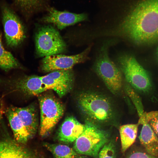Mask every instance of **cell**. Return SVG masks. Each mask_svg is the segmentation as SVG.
Wrapping results in <instances>:
<instances>
[{
	"label": "cell",
	"mask_w": 158,
	"mask_h": 158,
	"mask_svg": "<svg viewBox=\"0 0 158 158\" xmlns=\"http://www.w3.org/2000/svg\"><path fill=\"white\" fill-rule=\"evenodd\" d=\"M118 34L138 45L158 41V0H129Z\"/></svg>",
	"instance_id": "1"
},
{
	"label": "cell",
	"mask_w": 158,
	"mask_h": 158,
	"mask_svg": "<svg viewBox=\"0 0 158 158\" xmlns=\"http://www.w3.org/2000/svg\"><path fill=\"white\" fill-rule=\"evenodd\" d=\"M77 103L85 120L99 125L115 121L114 107L111 100L104 95L92 91L83 92L78 96Z\"/></svg>",
	"instance_id": "2"
},
{
	"label": "cell",
	"mask_w": 158,
	"mask_h": 158,
	"mask_svg": "<svg viewBox=\"0 0 158 158\" xmlns=\"http://www.w3.org/2000/svg\"><path fill=\"white\" fill-rule=\"evenodd\" d=\"M109 138L107 131L99 125L85 120L83 130L74 142L73 148L78 154L98 158L100 150Z\"/></svg>",
	"instance_id": "3"
},
{
	"label": "cell",
	"mask_w": 158,
	"mask_h": 158,
	"mask_svg": "<svg viewBox=\"0 0 158 158\" xmlns=\"http://www.w3.org/2000/svg\"><path fill=\"white\" fill-rule=\"evenodd\" d=\"M108 45L104 44L94 64V69L108 89L116 95L121 90L122 79L121 71L109 58Z\"/></svg>",
	"instance_id": "4"
},
{
	"label": "cell",
	"mask_w": 158,
	"mask_h": 158,
	"mask_svg": "<svg viewBox=\"0 0 158 158\" xmlns=\"http://www.w3.org/2000/svg\"><path fill=\"white\" fill-rule=\"evenodd\" d=\"M118 62L126 81L134 89L144 93L151 91L152 85L150 75L133 56L122 55Z\"/></svg>",
	"instance_id": "5"
},
{
	"label": "cell",
	"mask_w": 158,
	"mask_h": 158,
	"mask_svg": "<svg viewBox=\"0 0 158 158\" xmlns=\"http://www.w3.org/2000/svg\"><path fill=\"white\" fill-rule=\"evenodd\" d=\"M36 51L39 57L63 53L66 45L58 31L50 25L39 28L35 35Z\"/></svg>",
	"instance_id": "6"
},
{
	"label": "cell",
	"mask_w": 158,
	"mask_h": 158,
	"mask_svg": "<svg viewBox=\"0 0 158 158\" xmlns=\"http://www.w3.org/2000/svg\"><path fill=\"white\" fill-rule=\"evenodd\" d=\"M40 110V134L42 137L48 135L63 116V105L54 97L43 96L39 99Z\"/></svg>",
	"instance_id": "7"
},
{
	"label": "cell",
	"mask_w": 158,
	"mask_h": 158,
	"mask_svg": "<svg viewBox=\"0 0 158 158\" xmlns=\"http://www.w3.org/2000/svg\"><path fill=\"white\" fill-rule=\"evenodd\" d=\"M1 9L6 44L10 47H16L22 43L25 38L24 26L18 17L8 6L3 5Z\"/></svg>",
	"instance_id": "8"
},
{
	"label": "cell",
	"mask_w": 158,
	"mask_h": 158,
	"mask_svg": "<svg viewBox=\"0 0 158 158\" xmlns=\"http://www.w3.org/2000/svg\"><path fill=\"white\" fill-rule=\"evenodd\" d=\"M92 46L91 44L82 52L74 55L56 54L45 56L41 62L40 68L42 71L46 73L71 69L75 65L89 59L88 55Z\"/></svg>",
	"instance_id": "9"
},
{
	"label": "cell",
	"mask_w": 158,
	"mask_h": 158,
	"mask_svg": "<svg viewBox=\"0 0 158 158\" xmlns=\"http://www.w3.org/2000/svg\"><path fill=\"white\" fill-rule=\"evenodd\" d=\"M40 78L47 90H53L61 97L71 89L74 74L71 69L58 70L41 76Z\"/></svg>",
	"instance_id": "10"
},
{
	"label": "cell",
	"mask_w": 158,
	"mask_h": 158,
	"mask_svg": "<svg viewBox=\"0 0 158 158\" xmlns=\"http://www.w3.org/2000/svg\"><path fill=\"white\" fill-rule=\"evenodd\" d=\"M47 11V14L41 20L45 23L53 24L61 30L86 20L88 18L85 13L77 14L66 11H60L51 7L48 8Z\"/></svg>",
	"instance_id": "11"
},
{
	"label": "cell",
	"mask_w": 158,
	"mask_h": 158,
	"mask_svg": "<svg viewBox=\"0 0 158 158\" xmlns=\"http://www.w3.org/2000/svg\"><path fill=\"white\" fill-rule=\"evenodd\" d=\"M84 125L81 124L74 117H67L59 129L57 138L59 140L65 143L75 141L83 132Z\"/></svg>",
	"instance_id": "12"
},
{
	"label": "cell",
	"mask_w": 158,
	"mask_h": 158,
	"mask_svg": "<svg viewBox=\"0 0 158 158\" xmlns=\"http://www.w3.org/2000/svg\"><path fill=\"white\" fill-rule=\"evenodd\" d=\"M16 141L10 139L0 142V158H37L30 151Z\"/></svg>",
	"instance_id": "13"
},
{
	"label": "cell",
	"mask_w": 158,
	"mask_h": 158,
	"mask_svg": "<svg viewBox=\"0 0 158 158\" xmlns=\"http://www.w3.org/2000/svg\"><path fill=\"white\" fill-rule=\"evenodd\" d=\"M14 85L16 90L30 96L37 95L47 90L40 76L36 75L22 77L16 81Z\"/></svg>",
	"instance_id": "14"
},
{
	"label": "cell",
	"mask_w": 158,
	"mask_h": 158,
	"mask_svg": "<svg viewBox=\"0 0 158 158\" xmlns=\"http://www.w3.org/2000/svg\"><path fill=\"white\" fill-rule=\"evenodd\" d=\"M6 111L15 141L20 144L25 143L32 137L23 125L14 107L8 108Z\"/></svg>",
	"instance_id": "15"
},
{
	"label": "cell",
	"mask_w": 158,
	"mask_h": 158,
	"mask_svg": "<svg viewBox=\"0 0 158 158\" xmlns=\"http://www.w3.org/2000/svg\"><path fill=\"white\" fill-rule=\"evenodd\" d=\"M139 138L147 153L156 157L158 156V137L149 123L142 124Z\"/></svg>",
	"instance_id": "16"
},
{
	"label": "cell",
	"mask_w": 158,
	"mask_h": 158,
	"mask_svg": "<svg viewBox=\"0 0 158 158\" xmlns=\"http://www.w3.org/2000/svg\"><path fill=\"white\" fill-rule=\"evenodd\" d=\"M23 125L32 138L36 133L38 126L37 118L34 106L14 107Z\"/></svg>",
	"instance_id": "17"
},
{
	"label": "cell",
	"mask_w": 158,
	"mask_h": 158,
	"mask_svg": "<svg viewBox=\"0 0 158 158\" xmlns=\"http://www.w3.org/2000/svg\"><path fill=\"white\" fill-rule=\"evenodd\" d=\"M139 125L129 124L121 126L119 128L121 150L124 152L135 142Z\"/></svg>",
	"instance_id": "18"
},
{
	"label": "cell",
	"mask_w": 158,
	"mask_h": 158,
	"mask_svg": "<svg viewBox=\"0 0 158 158\" xmlns=\"http://www.w3.org/2000/svg\"><path fill=\"white\" fill-rule=\"evenodd\" d=\"M43 144L55 158H77L79 157V154L73 148L67 145L48 142Z\"/></svg>",
	"instance_id": "19"
},
{
	"label": "cell",
	"mask_w": 158,
	"mask_h": 158,
	"mask_svg": "<svg viewBox=\"0 0 158 158\" xmlns=\"http://www.w3.org/2000/svg\"><path fill=\"white\" fill-rule=\"evenodd\" d=\"M1 39L0 32V68L5 70L19 68L20 65L17 61L10 52L4 49Z\"/></svg>",
	"instance_id": "20"
},
{
	"label": "cell",
	"mask_w": 158,
	"mask_h": 158,
	"mask_svg": "<svg viewBox=\"0 0 158 158\" xmlns=\"http://www.w3.org/2000/svg\"><path fill=\"white\" fill-rule=\"evenodd\" d=\"M124 89L125 92L132 100L138 115L140 117L144 112L143 104L140 97L134 89L128 83L125 85Z\"/></svg>",
	"instance_id": "21"
},
{
	"label": "cell",
	"mask_w": 158,
	"mask_h": 158,
	"mask_svg": "<svg viewBox=\"0 0 158 158\" xmlns=\"http://www.w3.org/2000/svg\"><path fill=\"white\" fill-rule=\"evenodd\" d=\"M22 9L28 13L38 11L42 6L44 0H15Z\"/></svg>",
	"instance_id": "22"
},
{
	"label": "cell",
	"mask_w": 158,
	"mask_h": 158,
	"mask_svg": "<svg viewBox=\"0 0 158 158\" xmlns=\"http://www.w3.org/2000/svg\"><path fill=\"white\" fill-rule=\"evenodd\" d=\"M115 147L113 142L109 141L100 150L98 158H116Z\"/></svg>",
	"instance_id": "23"
},
{
	"label": "cell",
	"mask_w": 158,
	"mask_h": 158,
	"mask_svg": "<svg viewBox=\"0 0 158 158\" xmlns=\"http://www.w3.org/2000/svg\"><path fill=\"white\" fill-rule=\"evenodd\" d=\"M158 116V111H152L148 112H144L140 118L137 123L139 125L145 123H149L153 118Z\"/></svg>",
	"instance_id": "24"
},
{
	"label": "cell",
	"mask_w": 158,
	"mask_h": 158,
	"mask_svg": "<svg viewBox=\"0 0 158 158\" xmlns=\"http://www.w3.org/2000/svg\"><path fill=\"white\" fill-rule=\"evenodd\" d=\"M147 152L140 151H135L130 153L126 158H155Z\"/></svg>",
	"instance_id": "25"
},
{
	"label": "cell",
	"mask_w": 158,
	"mask_h": 158,
	"mask_svg": "<svg viewBox=\"0 0 158 158\" xmlns=\"http://www.w3.org/2000/svg\"><path fill=\"white\" fill-rule=\"evenodd\" d=\"M149 124L155 133L158 136V116L152 119Z\"/></svg>",
	"instance_id": "26"
},
{
	"label": "cell",
	"mask_w": 158,
	"mask_h": 158,
	"mask_svg": "<svg viewBox=\"0 0 158 158\" xmlns=\"http://www.w3.org/2000/svg\"><path fill=\"white\" fill-rule=\"evenodd\" d=\"M77 158H87L86 157L84 156H80L78 157Z\"/></svg>",
	"instance_id": "27"
},
{
	"label": "cell",
	"mask_w": 158,
	"mask_h": 158,
	"mask_svg": "<svg viewBox=\"0 0 158 158\" xmlns=\"http://www.w3.org/2000/svg\"><path fill=\"white\" fill-rule=\"evenodd\" d=\"M157 57L158 58V47L157 49Z\"/></svg>",
	"instance_id": "28"
},
{
	"label": "cell",
	"mask_w": 158,
	"mask_h": 158,
	"mask_svg": "<svg viewBox=\"0 0 158 158\" xmlns=\"http://www.w3.org/2000/svg\"></svg>",
	"instance_id": "29"
}]
</instances>
